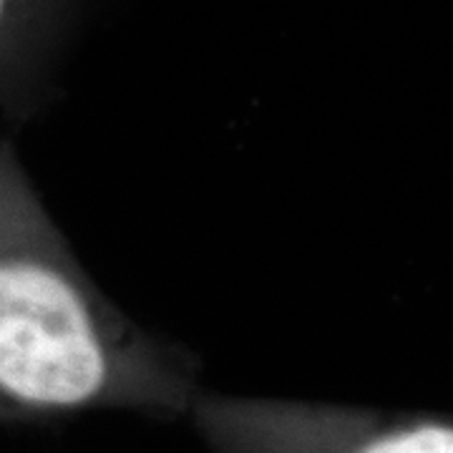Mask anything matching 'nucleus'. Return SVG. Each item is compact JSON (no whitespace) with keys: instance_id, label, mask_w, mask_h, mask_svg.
<instances>
[{"instance_id":"f257e3e1","label":"nucleus","mask_w":453,"mask_h":453,"mask_svg":"<svg viewBox=\"0 0 453 453\" xmlns=\"http://www.w3.org/2000/svg\"><path fill=\"white\" fill-rule=\"evenodd\" d=\"M196 371L98 290L0 139V426L91 411L187 416Z\"/></svg>"},{"instance_id":"f03ea898","label":"nucleus","mask_w":453,"mask_h":453,"mask_svg":"<svg viewBox=\"0 0 453 453\" xmlns=\"http://www.w3.org/2000/svg\"><path fill=\"white\" fill-rule=\"evenodd\" d=\"M187 416L210 453H453L438 413L242 398L196 390Z\"/></svg>"},{"instance_id":"7ed1b4c3","label":"nucleus","mask_w":453,"mask_h":453,"mask_svg":"<svg viewBox=\"0 0 453 453\" xmlns=\"http://www.w3.org/2000/svg\"><path fill=\"white\" fill-rule=\"evenodd\" d=\"M65 8L68 0H0V106L28 101Z\"/></svg>"}]
</instances>
